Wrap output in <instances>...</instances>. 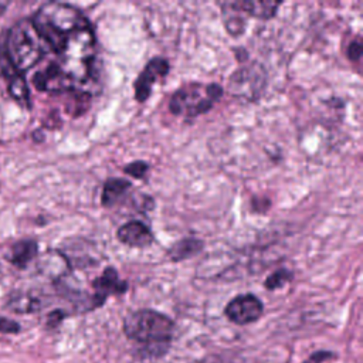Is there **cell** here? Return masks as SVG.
<instances>
[{
	"label": "cell",
	"instance_id": "1",
	"mask_svg": "<svg viewBox=\"0 0 363 363\" xmlns=\"http://www.w3.org/2000/svg\"><path fill=\"white\" fill-rule=\"evenodd\" d=\"M38 34L47 43L50 51L58 52L65 38L74 31L91 26L85 14L77 7L50 1L43 4L31 18Z\"/></svg>",
	"mask_w": 363,
	"mask_h": 363
},
{
	"label": "cell",
	"instance_id": "2",
	"mask_svg": "<svg viewBox=\"0 0 363 363\" xmlns=\"http://www.w3.org/2000/svg\"><path fill=\"white\" fill-rule=\"evenodd\" d=\"M3 48L10 62L20 74H24L35 67L44 58V55L50 52L47 43L28 18L17 21L9 30Z\"/></svg>",
	"mask_w": 363,
	"mask_h": 363
},
{
	"label": "cell",
	"instance_id": "3",
	"mask_svg": "<svg viewBox=\"0 0 363 363\" xmlns=\"http://www.w3.org/2000/svg\"><path fill=\"white\" fill-rule=\"evenodd\" d=\"M173 329L170 318L152 309L135 311L123 320V330L129 339L155 349L166 347L170 343Z\"/></svg>",
	"mask_w": 363,
	"mask_h": 363
},
{
	"label": "cell",
	"instance_id": "4",
	"mask_svg": "<svg viewBox=\"0 0 363 363\" xmlns=\"http://www.w3.org/2000/svg\"><path fill=\"white\" fill-rule=\"evenodd\" d=\"M223 94V86L216 82H189L170 96L169 109L173 115L194 118L208 112Z\"/></svg>",
	"mask_w": 363,
	"mask_h": 363
},
{
	"label": "cell",
	"instance_id": "5",
	"mask_svg": "<svg viewBox=\"0 0 363 363\" xmlns=\"http://www.w3.org/2000/svg\"><path fill=\"white\" fill-rule=\"evenodd\" d=\"M268 84L265 68L258 62H250L237 68L228 78L227 92L241 102H255L261 98Z\"/></svg>",
	"mask_w": 363,
	"mask_h": 363
},
{
	"label": "cell",
	"instance_id": "6",
	"mask_svg": "<svg viewBox=\"0 0 363 363\" xmlns=\"http://www.w3.org/2000/svg\"><path fill=\"white\" fill-rule=\"evenodd\" d=\"M34 86L41 92H72L78 91L71 78L61 69L58 62L54 60L48 62L43 69L37 71L33 77Z\"/></svg>",
	"mask_w": 363,
	"mask_h": 363
},
{
	"label": "cell",
	"instance_id": "7",
	"mask_svg": "<svg viewBox=\"0 0 363 363\" xmlns=\"http://www.w3.org/2000/svg\"><path fill=\"white\" fill-rule=\"evenodd\" d=\"M262 302L252 294H244L233 298L225 309V316L237 325H247L258 320L262 315Z\"/></svg>",
	"mask_w": 363,
	"mask_h": 363
},
{
	"label": "cell",
	"instance_id": "8",
	"mask_svg": "<svg viewBox=\"0 0 363 363\" xmlns=\"http://www.w3.org/2000/svg\"><path fill=\"white\" fill-rule=\"evenodd\" d=\"M170 67L167 60L162 57H153L152 60L147 61L142 72L138 75L133 84V91H135V99L138 102H145L150 94L153 84L159 79L167 75Z\"/></svg>",
	"mask_w": 363,
	"mask_h": 363
},
{
	"label": "cell",
	"instance_id": "9",
	"mask_svg": "<svg viewBox=\"0 0 363 363\" xmlns=\"http://www.w3.org/2000/svg\"><path fill=\"white\" fill-rule=\"evenodd\" d=\"M91 285L94 289V306L102 305L111 294H123L128 289V284L119 278L116 269L112 267L105 268L104 272L91 282Z\"/></svg>",
	"mask_w": 363,
	"mask_h": 363
},
{
	"label": "cell",
	"instance_id": "10",
	"mask_svg": "<svg viewBox=\"0 0 363 363\" xmlns=\"http://www.w3.org/2000/svg\"><path fill=\"white\" fill-rule=\"evenodd\" d=\"M116 237L122 244L132 248H146L155 240L152 230L139 220H130L122 224L116 231Z\"/></svg>",
	"mask_w": 363,
	"mask_h": 363
},
{
	"label": "cell",
	"instance_id": "11",
	"mask_svg": "<svg viewBox=\"0 0 363 363\" xmlns=\"http://www.w3.org/2000/svg\"><path fill=\"white\" fill-rule=\"evenodd\" d=\"M38 269L43 274L54 278L57 282L71 272V262L61 250H51L41 255Z\"/></svg>",
	"mask_w": 363,
	"mask_h": 363
},
{
	"label": "cell",
	"instance_id": "12",
	"mask_svg": "<svg viewBox=\"0 0 363 363\" xmlns=\"http://www.w3.org/2000/svg\"><path fill=\"white\" fill-rule=\"evenodd\" d=\"M220 7L223 11V21L227 33L233 37H240L245 31L247 16L238 7L237 1H224L220 3Z\"/></svg>",
	"mask_w": 363,
	"mask_h": 363
},
{
	"label": "cell",
	"instance_id": "13",
	"mask_svg": "<svg viewBox=\"0 0 363 363\" xmlns=\"http://www.w3.org/2000/svg\"><path fill=\"white\" fill-rule=\"evenodd\" d=\"M204 247V242L196 237H186L182 240H177L167 248V257L173 262L189 259L194 255H197Z\"/></svg>",
	"mask_w": 363,
	"mask_h": 363
},
{
	"label": "cell",
	"instance_id": "14",
	"mask_svg": "<svg viewBox=\"0 0 363 363\" xmlns=\"http://www.w3.org/2000/svg\"><path fill=\"white\" fill-rule=\"evenodd\" d=\"M132 189V183L125 179H108L104 184L102 194H101V204L104 207H113L116 206L126 193Z\"/></svg>",
	"mask_w": 363,
	"mask_h": 363
},
{
	"label": "cell",
	"instance_id": "15",
	"mask_svg": "<svg viewBox=\"0 0 363 363\" xmlns=\"http://www.w3.org/2000/svg\"><path fill=\"white\" fill-rule=\"evenodd\" d=\"M38 255V244L35 240H20L10 251V262L17 268H26Z\"/></svg>",
	"mask_w": 363,
	"mask_h": 363
},
{
	"label": "cell",
	"instance_id": "16",
	"mask_svg": "<svg viewBox=\"0 0 363 363\" xmlns=\"http://www.w3.org/2000/svg\"><path fill=\"white\" fill-rule=\"evenodd\" d=\"M237 4L245 16L261 18V20H269L277 14V10L282 3L272 1V0H262V1H237Z\"/></svg>",
	"mask_w": 363,
	"mask_h": 363
},
{
	"label": "cell",
	"instance_id": "17",
	"mask_svg": "<svg viewBox=\"0 0 363 363\" xmlns=\"http://www.w3.org/2000/svg\"><path fill=\"white\" fill-rule=\"evenodd\" d=\"M7 308L18 313H31L41 308V302L37 296L30 294H14L9 298Z\"/></svg>",
	"mask_w": 363,
	"mask_h": 363
},
{
	"label": "cell",
	"instance_id": "18",
	"mask_svg": "<svg viewBox=\"0 0 363 363\" xmlns=\"http://www.w3.org/2000/svg\"><path fill=\"white\" fill-rule=\"evenodd\" d=\"M9 94L20 105L26 108L30 106V91L23 74H16L9 79Z\"/></svg>",
	"mask_w": 363,
	"mask_h": 363
},
{
	"label": "cell",
	"instance_id": "19",
	"mask_svg": "<svg viewBox=\"0 0 363 363\" xmlns=\"http://www.w3.org/2000/svg\"><path fill=\"white\" fill-rule=\"evenodd\" d=\"M294 278V274L289 271V269H278L272 274H269L265 279V288L269 289V291H274V289H278V288H282L285 284H288L291 279Z\"/></svg>",
	"mask_w": 363,
	"mask_h": 363
},
{
	"label": "cell",
	"instance_id": "20",
	"mask_svg": "<svg viewBox=\"0 0 363 363\" xmlns=\"http://www.w3.org/2000/svg\"><path fill=\"white\" fill-rule=\"evenodd\" d=\"M149 170V164L143 160H135V162H130L129 164H126L123 167V172L135 179H143L145 174L147 173Z\"/></svg>",
	"mask_w": 363,
	"mask_h": 363
},
{
	"label": "cell",
	"instance_id": "21",
	"mask_svg": "<svg viewBox=\"0 0 363 363\" xmlns=\"http://www.w3.org/2000/svg\"><path fill=\"white\" fill-rule=\"evenodd\" d=\"M20 330V325L9 318L0 316V332L1 333H17Z\"/></svg>",
	"mask_w": 363,
	"mask_h": 363
},
{
	"label": "cell",
	"instance_id": "22",
	"mask_svg": "<svg viewBox=\"0 0 363 363\" xmlns=\"http://www.w3.org/2000/svg\"><path fill=\"white\" fill-rule=\"evenodd\" d=\"M360 55H362V43L357 38V40H354V41H352L349 44V47H347V57L352 61H359Z\"/></svg>",
	"mask_w": 363,
	"mask_h": 363
}]
</instances>
